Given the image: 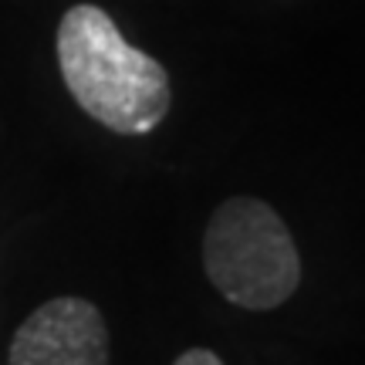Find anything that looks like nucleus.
<instances>
[{"mask_svg": "<svg viewBox=\"0 0 365 365\" xmlns=\"http://www.w3.org/2000/svg\"><path fill=\"white\" fill-rule=\"evenodd\" d=\"M58 68L85 115L118 135H149L170 115L173 88L153 54L132 48L115 21L75 4L58 24Z\"/></svg>", "mask_w": 365, "mask_h": 365, "instance_id": "obj_1", "label": "nucleus"}, {"mask_svg": "<svg viewBox=\"0 0 365 365\" xmlns=\"http://www.w3.org/2000/svg\"><path fill=\"white\" fill-rule=\"evenodd\" d=\"M203 271L230 304L271 312L298 291L301 254L271 203L230 196L203 230Z\"/></svg>", "mask_w": 365, "mask_h": 365, "instance_id": "obj_2", "label": "nucleus"}, {"mask_svg": "<svg viewBox=\"0 0 365 365\" xmlns=\"http://www.w3.org/2000/svg\"><path fill=\"white\" fill-rule=\"evenodd\" d=\"M108 325L85 298H51L14 331L7 365H108Z\"/></svg>", "mask_w": 365, "mask_h": 365, "instance_id": "obj_3", "label": "nucleus"}, {"mask_svg": "<svg viewBox=\"0 0 365 365\" xmlns=\"http://www.w3.org/2000/svg\"><path fill=\"white\" fill-rule=\"evenodd\" d=\"M173 365H223V359L210 349H186Z\"/></svg>", "mask_w": 365, "mask_h": 365, "instance_id": "obj_4", "label": "nucleus"}]
</instances>
